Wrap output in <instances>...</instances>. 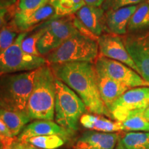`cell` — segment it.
Listing matches in <instances>:
<instances>
[{
	"label": "cell",
	"instance_id": "7a4b0ae2",
	"mask_svg": "<svg viewBox=\"0 0 149 149\" xmlns=\"http://www.w3.org/2000/svg\"><path fill=\"white\" fill-rule=\"evenodd\" d=\"M56 77L51 67L44 65L35 70L33 86L27 105L31 120L53 121L55 117Z\"/></svg>",
	"mask_w": 149,
	"mask_h": 149
},
{
	"label": "cell",
	"instance_id": "6da1fadb",
	"mask_svg": "<svg viewBox=\"0 0 149 149\" xmlns=\"http://www.w3.org/2000/svg\"><path fill=\"white\" fill-rule=\"evenodd\" d=\"M51 65L56 78L77 93L89 112L111 117L100 96L95 64L91 62H70Z\"/></svg>",
	"mask_w": 149,
	"mask_h": 149
},
{
	"label": "cell",
	"instance_id": "e0dca14e",
	"mask_svg": "<svg viewBox=\"0 0 149 149\" xmlns=\"http://www.w3.org/2000/svg\"><path fill=\"white\" fill-rule=\"evenodd\" d=\"M97 74L100 96L104 104L109 111L113 104L130 88L103 74L97 73Z\"/></svg>",
	"mask_w": 149,
	"mask_h": 149
},
{
	"label": "cell",
	"instance_id": "9c48e42d",
	"mask_svg": "<svg viewBox=\"0 0 149 149\" xmlns=\"http://www.w3.org/2000/svg\"><path fill=\"white\" fill-rule=\"evenodd\" d=\"M149 107V86L135 87L126 91L115 101L109 112L117 122H122L130 112Z\"/></svg>",
	"mask_w": 149,
	"mask_h": 149
},
{
	"label": "cell",
	"instance_id": "d6a6232c",
	"mask_svg": "<svg viewBox=\"0 0 149 149\" xmlns=\"http://www.w3.org/2000/svg\"><path fill=\"white\" fill-rule=\"evenodd\" d=\"M144 116L145 118L146 119L147 121L149 122V107L146 108V109L145 110L144 112Z\"/></svg>",
	"mask_w": 149,
	"mask_h": 149
},
{
	"label": "cell",
	"instance_id": "f546056e",
	"mask_svg": "<svg viewBox=\"0 0 149 149\" xmlns=\"http://www.w3.org/2000/svg\"><path fill=\"white\" fill-rule=\"evenodd\" d=\"M11 145L14 149H40L28 143L21 142L17 139H14Z\"/></svg>",
	"mask_w": 149,
	"mask_h": 149
},
{
	"label": "cell",
	"instance_id": "4dcf8cb0",
	"mask_svg": "<svg viewBox=\"0 0 149 149\" xmlns=\"http://www.w3.org/2000/svg\"><path fill=\"white\" fill-rule=\"evenodd\" d=\"M86 4L95 6H101L105 0H84Z\"/></svg>",
	"mask_w": 149,
	"mask_h": 149
},
{
	"label": "cell",
	"instance_id": "4fadbf2b",
	"mask_svg": "<svg viewBox=\"0 0 149 149\" xmlns=\"http://www.w3.org/2000/svg\"><path fill=\"white\" fill-rule=\"evenodd\" d=\"M55 10L49 3L42 7L32 10H16L13 16V26L22 33L35 26L37 24L53 17Z\"/></svg>",
	"mask_w": 149,
	"mask_h": 149
},
{
	"label": "cell",
	"instance_id": "ba28073f",
	"mask_svg": "<svg viewBox=\"0 0 149 149\" xmlns=\"http://www.w3.org/2000/svg\"><path fill=\"white\" fill-rule=\"evenodd\" d=\"M95 66L97 74L107 76L127 86L128 88L149 86V83L145 81L140 74L118 61L99 55L95 60Z\"/></svg>",
	"mask_w": 149,
	"mask_h": 149
},
{
	"label": "cell",
	"instance_id": "603a6c76",
	"mask_svg": "<svg viewBox=\"0 0 149 149\" xmlns=\"http://www.w3.org/2000/svg\"><path fill=\"white\" fill-rule=\"evenodd\" d=\"M66 139L59 135H42L30 137L21 142L28 143L40 149H56L64 144Z\"/></svg>",
	"mask_w": 149,
	"mask_h": 149
},
{
	"label": "cell",
	"instance_id": "d6986e66",
	"mask_svg": "<svg viewBox=\"0 0 149 149\" xmlns=\"http://www.w3.org/2000/svg\"><path fill=\"white\" fill-rule=\"evenodd\" d=\"M0 120L7 126L14 137L19 135L26 124L31 120L26 113L9 111L2 108H0Z\"/></svg>",
	"mask_w": 149,
	"mask_h": 149
},
{
	"label": "cell",
	"instance_id": "7c38bea8",
	"mask_svg": "<svg viewBox=\"0 0 149 149\" xmlns=\"http://www.w3.org/2000/svg\"><path fill=\"white\" fill-rule=\"evenodd\" d=\"M75 13V17L84 27L87 36L97 40L104 31H107L105 11L101 6L85 4Z\"/></svg>",
	"mask_w": 149,
	"mask_h": 149
},
{
	"label": "cell",
	"instance_id": "4316f807",
	"mask_svg": "<svg viewBox=\"0 0 149 149\" xmlns=\"http://www.w3.org/2000/svg\"><path fill=\"white\" fill-rule=\"evenodd\" d=\"M146 1L147 0H105L101 7L105 12H108L128 6L140 4Z\"/></svg>",
	"mask_w": 149,
	"mask_h": 149
},
{
	"label": "cell",
	"instance_id": "f1b7e54d",
	"mask_svg": "<svg viewBox=\"0 0 149 149\" xmlns=\"http://www.w3.org/2000/svg\"><path fill=\"white\" fill-rule=\"evenodd\" d=\"M14 1L7 0H0V30L2 29L5 22V18L8 13L9 7Z\"/></svg>",
	"mask_w": 149,
	"mask_h": 149
},
{
	"label": "cell",
	"instance_id": "7402d4cb",
	"mask_svg": "<svg viewBox=\"0 0 149 149\" xmlns=\"http://www.w3.org/2000/svg\"><path fill=\"white\" fill-rule=\"evenodd\" d=\"M149 28V4L147 1L140 3L135 11L129 23L127 31L130 32L141 31Z\"/></svg>",
	"mask_w": 149,
	"mask_h": 149
},
{
	"label": "cell",
	"instance_id": "9a60e30c",
	"mask_svg": "<svg viewBox=\"0 0 149 149\" xmlns=\"http://www.w3.org/2000/svg\"><path fill=\"white\" fill-rule=\"evenodd\" d=\"M70 133L53 121L37 120L26 126L17 139L22 141L30 137L51 135H59L67 138Z\"/></svg>",
	"mask_w": 149,
	"mask_h": 149
},
{
	"label": "cell",
	"instance_id": "e575fe53",
	"mask_svg": "<svg viewBox=\"0 0 149 149\" xmlns=\"http://www.w3.org/2000/svg\"><path fill=\"white\" fill-rule=\"evenodd\" d=\"M2 148H3V145L1 142H0V149H2Z\"/></svg>",
	"mask_w": 149,
	"mask_h": 149
},
{
	"label": "cell",
	"instance_id": "3957f363",
	"mask_svg": "<svg viewBox=\"0 0 149 149\" xmlns=\"http://www.w3.org/2000/svg\"><path fill=\"white\" fill-rule=\"evenodd\" d=\"M35 70L0 75V108L27 113Z\"/></svg>",
	"mask_w": 149,
	"mask_h": 149
},
{
	"label": "cell",
	"instance_id": "8d00e7d4",
	"mask_svg": "<svg viewBox=\"0 0 149 149\" xmlns=\"http://www.w3.org/2000/svg\"><path fill=\"white\" fill-rule=\"evenodd\" d=\"M147 2H148V4H149V0H147Z\"/></svg>",
	"mask_w": 149,
	"mask_h": 149
},
{
	"label": "cell",
	"instance_id": "8992f818",
	"mask_svg": "<svg viewBox=\"0 0 149 149\" xmlns=\"http://www.w3.org/2000/svg\"><path fill=\"white\" fill-rule=\"evenodd\" d=\"M27 35L26 32L19 34L12 45L0 52V75L32 71L46 64L42 56L30 55L22 50V40Z\"/></svg>",
	"mask_w": 149,
	"mask_h": 149
},
{
	"label": "cell",
	"instance_id": "83f0119b",
	"mask_svg": "<svg viewBox=\"0 0 149 149\" xmlns=\"http://www.w3.org/2000/svg\"><path fill=\"white\" fill-rule=\"evenodd\" d=\"M49 0H19L18 10H32L38 9L48 3Z\"/></svg>",
	"mask_w": 149,
	"mask_h": 149
},
{
	"label": "cell",
	"instance_id": "52a82bcc",
	"mask_svg": "<svg viewBox=\"0 0 149 149\" xmlns=\"http://www.w3.org/2000/svg\"><path fill=\"white\" fill-rule=\"evenodd\" d=\"M78 32L73 20L70 18L64 17L53 19L46 25L45 33L37 43V50L42 56L47 55Z\"/></svg>",
	"mask_w": 149,
	"mask_h": 149
},
{
	"label": "cell",
	"instance_id": "44dd1931",
	"mask_svg": "<svg viewBox=\"0 0 149 149\" xmlns=\"http://www.w3.org/2000/svg\"><path fill=\"white\" fill-rule=\"evenodd\" d=\"M48 3L55 10L53 19L75 13L86 4L84 0H49Z\"/></svg>",
	"mask_w": 149,
	"mask_h": 149
},
{
	"label": "cell",
	"instance_id": "5b68a950",
	"mask_svg": "<svg viewBox=\"0 0 149 149\" xmlns=\"http://www.w3.org/2000/svg\"><path fill=\"white\" fill-rule=\"evenodd\" d=\"M55 122L71 133L78 129V122L86 111L84 102L73 90L56 78Z\"/></svg>",
	"mask_w": 149,
	"mask_h": 149
},
{
	"label": "cell",
	"instance_id": "1f68e13d",
	"mask_svg": "<svg viewBox=\"0 0 149 149\" xmlns=\"http://www.w3.org/2000/svg\"><path fill=\"white\" fill-rule=\"evenodd\" d=\"M115 149H126L125 147H124V145H123L122 141H121V139H119L118 141H117L116 146H115Z\"/></svg>",
	"mask_w": 149,
	"mask_h": 149
},
{
	"label": "cell",
	"instance_id": "277c9868",
	"mask_svg": "<svg viewBox=\"0 0 149 149\" xmlns=\"http://www.w3.org/2000/svg\"><path fill=\"white\" fill-rule=\"evenodd\" d=\"M99 56L97 40L78 32L46 57L50 64L70 62H91Z\"/></svg>",
	"mask_w": 149,
	"mask_h": 149
},
{
	"label": "cell",
	"instance_id": "8fae6325",
	"mask_svg": "<svg viewBox=\"0 0 149 149\" xmlns=\"http://www.w3.org/2000/svg\"><path fill=\"white\" fill-rule=\"evenodd\" d=\"M124 42L139 74L149 83V34L127 37Z\"/></svg>",
	"mask_w": 149,
	"mask_h": 149
},
{
	"label": "cell",
	"instance_id": "5bb4252c",
	"mask_svg": "<svg viewBox=\"0 0 149 149\" xmlns=\"http://www.w3.org/2000/svg\"><path fill=\"white\" fill-rule=\"evenodd\" d=\"M119 139L117 133L89 130L81 136L74 149H115Z\"/></svg>",
	"mask_w": 149,
	"mask_h": 149
},
{
	"label": "cell",
	"instance_id": "ffe728a7",
	"mask_svg": "<svg viewBox=\"0 0 149 149\" xmlns=\"http://www.w3.org/2000/svg\"><path fill=\"white\" fill-rule=\"evenodd\" d=\"M145 110L130 112L122 122H119L122 130L149 132V122L144 116Z\"/></svg>",
	"mask_w": 149,
	"mask_h": 149
},
{
	"label": "cell",
	"instance_id": "30bf717a",
	"mask_svg": "<svg viewBox=\"0 0 149 149\" xmlns=\"http://www.w3.org/2000/svg\"><path fill=\"white\" fill-rule=\"evenodd\" d=\"M97 43L100 55L122 62L139 74V70L128 54L124 41L120 35L113 33L102 34L98 37Z\"/></svg>",
	"mask_w": 149,
	"mask_h": 149
},
{
	"label": "cell",
	"instance_id": "484cf974",
	"mask_svg": "<svg viewBox=\"0 0 149 149\" xmlns=\"http://www.w3.org/2000/svg\"><path fill=\"white\" fill-rule=\"evenodd\" d=\"M17 35L13 28L3 26L0 30V52L4 51L13 44Z\"/></svg>",
	"mask_w": 149,
	"mask_h": 149
},
{
	"label": "cell",
	"instance_id": "d4e9b609",
	"mask_svg": "<svg viewBox=\"0 0 149 149\" xmlns=\"http://www.w3.org/2000/svg\"><path fill=\"white\" fill-rule=\"evenodd\" d=\"M46 26H43L37 31L36 32L33 33L29 36L28 35L24 38L22 42V48L24 52L29 53L30 55H33L35 56H42L39 53L37 50V43H38L40 39L44 35L46 31Z\"/></svg>",
	"mask_w": 149,
	"mask_h": 149
},
{
	"label": "cell",
	"instance_id": "836d02e7",
	"mask_svg": "<svg viewBox=\"0 0 149 149\" xmlns=\"http://www.w3.org/2000/svg\"><path fill=\"white\" fill-rule=\"evenodd\" d=\"M11 144H12V143H11ZM11 144L3 145L2 149H14L13 148V146H12V145H11Z\"/></svg>",
	"mask_w": 149,
	"mask_h": 149
},
{
	"label": "cell",
	"instance_id": "ac0fdd59",
	"mask_svg": "<svg viewBox=\"0 0 149 149\" xmlns=\"http://www.w3.org/2000/svg\"><path fill=\"white\" fill-rule=\"evenodd\" d=\"M84 127L92 130L104 133H114L122 130L119 122H113L103 115L96 114H84L79 120Z\"/></svg>",
	"mask_w": 149,
	"mask_h": 149
},
{
	"label": "cell",
	"instance_id": "cb8c5ba5",
	"mask_svg": "<svg viewBox=\"0 0 149 149\" xmlns=\"http://www.w3.org/2000/svg\"><path fill=\"white\" fill-rule=\"evenodd\" d=\"M121 141L126 149H149V132H129Z\"/></svg>",
	"mask_w": 149,
	"mask_h": 149
},
{
	"label": "cell",
	"instance_id": "2e32d148",
	"mask_svg": "<svg viewBox=\"0 0 149 149\" xmlns=\"http://www.w3.org/2000/svg\"><path fill=\"white\" fill-rule=\"evenodd\" d=\"M139 4L128 6L115 10L105 12V22L107 32L117 35H125L128 24Z\"/></svg>",
	"mask_w": 149,
	"mask_h": 149
},
{
	"label": "cell",
	"instance_id": "d590c367",
	"mask_svg": "<svg viewBox=\"0 0 149 149\" xmlns=\"http://www.w3.org/2000/svg\"><path fill=\"white\" fill-rule=\"evenodd\" d=\"M7 1H15V0H7Z\"/></svg>",
	"mask_w": 149,
	"mask_h": 149
}]
</instances>
